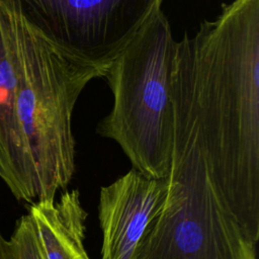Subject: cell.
Wrapping results in <instances>:
<instances>
[{"mask_svg": "<svg viewBox=\"0 0 259 259\" xmlns=\"http://www.w3.org/2000/svg\"><path fill=\"white\" fill-rule=\"evenodd\" d=\"M17 84L15 15L0 7V178L14 196L20 185V148L15 117Z\"/></svg>", "mask_w": 259, "mask_h": 259, "instance_id": "obj_7", "label": "cell"}, {"mask_svg": "<svg viewBox=\"0 0 259 259\" xmlns=\"http://www.w3.org/2000/svg\"><path fill=\"white\" fill-rule=\"evenodd\" d=\"M164 0H0L53 46L104 70Z\"/></svg>", "mask_w": 259, "mask_h": 259, "instance_id": "obj_5", "label": "cell"}, {"mask_svg": "<svg viewBox=\"0 0 259 259\" xmlns=\"http://www.w3.org/2000/svg\"><path fill=\"white\" fill-rule=\"evenodd\" d=\"M193 111L210 180L247 238L259 240V0L223 4L185 32Z\"/></svg>", "mask_w": 259, "mask_h": 259, "instance_id": "obj_1", "label": "cell"}, {"mask_svg": "<svg viewBox=\"0 0 259 259\" xmlns=\"http://www.w3.org/2000/svg\"><path fill=\"white\" fill-rule=\"evenodd\" d=\"M176 41L167 16L158 9L101 77L111 90L113 105L96 133L113 140L134 169L153 178H167L171 166Z\"/></svg>", "mask_w": 259, "mask_h": 259, "instance_id": "obj_4", "label": "cell"}, {"mask_svg": "<svg viewBox=\"0 0 259 259\" xmlns=\"http://www.w3.org/2000/svg\"><path fill=\"white\" fill-rule=\"evenodd\" d=\"M174 136L165 204L133 259H256V244L223 202L207 172L198 140L188 69L171 77Z\"/></svg>", "mask_w": 259, "mask_h": 259, "instance_id": "obj_3", "label": "cell"}, {"mask_svg": "<svg viewBox=\"0 0 259 259\" xmlns=\"http://www.w3.org/2000/svg\"><path fill=\"white\" fill-rule=\"evenodd\" d=\"M3 259H45L30 214L22 215L3 245Z\"/></svg>", "mask_w": 259, "mask_h": 259, "instance_id": "obj_9", "label": "cell"}, {"mask_svg": "<svg viewBox=\"0 0 259 259\" xmlns=\"http://www.w3.org/2000/svg\"><path fill=\"white\" fill-rule=\"evenodd\" d=\"M12 12L18 42L15 117L20 148L15 197L31 203L53 201L75 172L72 114L76 102L103 70L65 54Z\"/></svg>", "mask_w": 259, "mask_h": 259, "instance_id": "obj_2", "label": "cell"}, {"mask_svg": "<svg viewBox=\"0 0 259 259\" xmlns=\"http://www.w3.org/2000/svg\"><path fill=\"white\" fill-rule=\"evenodd\" d=\"M33 221L45 259H90L84 247L87 212L76 189L60 199L31 203Z\"/></svg>", "mask_w": 259, "mask_h": 259, "instance_id": "obj_8", "label": "cell"}, {"mask_svg": "<svg viewBox=\"0 0 259 259\" xmlns=\"http://www.w3.org/2000/svg\"><path fill=\"white\" fill-rule=\"evenodd\" d=\"M5 239L0 234V259H3V245H4Z\"/></svg>", "mask_w": 259, "mask_h": 259, "instance_id": "obj_10", "label": "cell"}, {"mask_svg": "<svg viewBox=\"0 0 259 259\" xmlns=\"http://www.w3.org/2000/svg\"><path fill=\"white\" fill-rule=\"evenodd\" d=\"M168 187V178L149 177L133 168L100 189L101 259H133L147 229L165 204Z\"/></svg>", "mask_w": 259, "mask_h": 259, "instance_id": "obj_6", "label": "cell"}]
</instances>
